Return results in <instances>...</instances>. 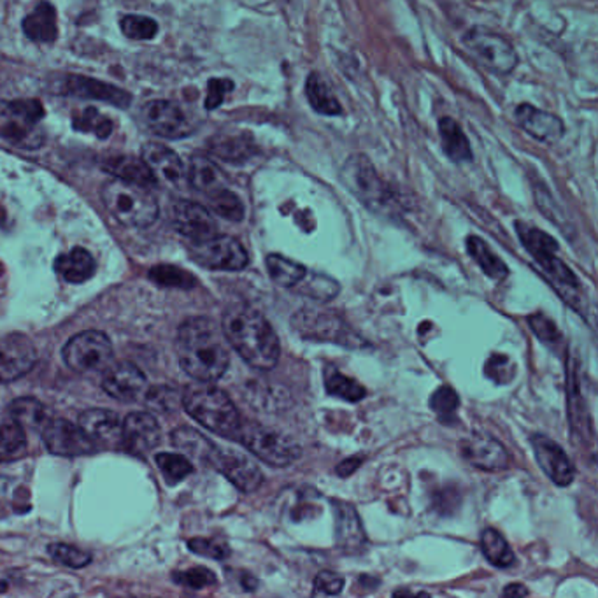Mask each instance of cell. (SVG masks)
<instances>
[{
  "mask_svg": "<svg viewBox=\"0 0 598 598\" xmlns=\"http://www.w3.org/2000/svg\"><path fill=\"white\" fill-rule=\"evenodd\" d=\"M222 332L230 346L253 369L267 373L277 365L281 356L279 339L274 328L256 309L246 304L228 305L222 320Z\"/></svg>",
  "mask_w": 598,
  "mask_h": 598,
  "instance_id": "obj_1",
  "label": "cell"
},
{
  "mask_svg": "<svg viewBox=\"0 0 598 598\" xmlns=\"http://www.w3.org/2000/svg\"><path fill=\"white\" fill-rule=\"evenodd\" d=\"M175 351L183 371L200 383L222 379L230 365L224 332L207 318H190L179 326Z\"/></svg>",
  "mask_w": 598,
  "mask_h": 598,
  "instance_id": "obj_2",
  "label": "cell"
},
{
  "mask_svg": "<svg viewBox=\"0 0 598 598\" xmlns=\"http://www.w3.org/2000/svg\"><path fill=\"white\" fill-rule=\"evenodd\" d=\"M181 404L195 422L226 439L235 437L243 422L230 397L224 390L211 386L209 383L188 386L183 394Z\"/></svg>",
  "mask_w": 598,
  "mask_h": 598,
  "instance_id": "obj_3",
  "label": "cell"
},
{
  "mask_svg": "<svg viewBox=\"0 0 598 598\" xmlns=\"http://www.w3.org/2000/svg\"><path fill=\"white\" fill-rule=\"evenodd\" d=\"M100 195L111 216L130 228H148L158 218V204L145 186L115 177L104 184Z\"/></svg>",
  "mask_w": 598,
  "mask_h": 598,
  "instance_id": "obj_4",
  "label": "cell"
},
{
  "mask_svg": "<svg viewBox=\"0 0 598 598\" xmlns=\"http://www.w3.org/2000/svg\"><path fill=\"white\" fill-rule=\"evenodd\" d=\"M45 107L39 100L0 102V137L22 150H35L43 145L41 122Z\"/></svg>",
  "mask_w": 598,
  "mask_h": 598,
  "instance_id": "obj_5",
  "label": "cell"
},
{
  "mask_svg": "<svg viewBox=\"0 0 598 598\" xmlns=\"http://www.w3.org/2000/svg\"><path fill=\"white\" fill-rule=\"evenodd\" d=\"M234 439L273 467H286L297 462L302 454L299 444L290 435L254 422H241Z\"/></svg>",
  "mask_w": 598,
  "mask_h": 598,
  "instance_id": "obj_6",
  "label": "cell"
},
{
  "mask_svg": "<svg viewBox=\"0 0 598 598\" xmlns=\"http://www.w3.org/2000/svg\"><path fill=\"white\" fill-rule=\"evenodd\" d=\"M294 330L307 341L332 343L343 348H364L367 343L337 313L305 307L294 314Z\"/></svg>",
  "mask_w": 598,
  "mask_h": 598,
  "instance_id": "obj_7",
  "label": "cell"
},
{
  "mask_svg": "<svg viewBox=\"0 0 598 598\" xmlns=\"http://www.w3.org/2000/svg\"><path fill=\"white\" fill-rule=\"evenodd\" d=\"M344 186L375 213H388L395 205V197L386 183L375 173L365 154H353L341 171Z\"/></svg>",
  "mask_w": 598,
  "mask_h": 598,
  "instance_id": "obj_8",
  "label": "cell"
},
{
  "mask_svg": "<svg viewBox=\"0 0 598 598\" xmlns=\"http://www.w3.org/2000/svg\"><path fill=\"white\" fill-rule=\"evenodd\" d=\"M64 362L79 374L105 371L113 364V344L109 337L97 330H88L75 335L62 351Z\"/></svg>",
  "mask_w": 598,
  "mask_h": 598,
  "instance_id": "obj_9",
  "label": "cell"
},
{
  "mask_svg": "<svg viewBox=\"0 0 598 598\" xmlns=\"http://www.w3.org/2000/svg\"><path fill=\"white\" fill-rule=\"evenodd\" d=\"M465 48L493 75H511L518 65V55L511 43L483 26H473L463 35Z\"/></svg>",
  "mask_w": 598,
  "mask_h": 598,
  "instance_id": "obj_10",
  "label": "cell"
},
{
  "mask_svg": "<svg viewBox=\"0 0 598 598\" xmlns=\"http://www.w3.org/2000/svg\"><path fill=\"white\" fill-rule=\"evenodd\" d=\"M190 254L199 265L211 271L234 273L246 269L250 264L248 251L237 239L218 234L205 241L194 243Z\"/></svg>",
  "mask_w": 598,
  "mask_h": 598,
  "instance_id": "obj_11",
  "label": "cell"
},
{
  "mask_svg": "<svg viewBox=\"0 0 598 598\" xmlns=\"http://www.w3.org/2000/svg\"><path fill=\"white\" fill-rule=\"evenodd\" d=\"M207 462L243 493H253L256 492L262 483L265 481L260 467L248 458L246 454L235 451V449L216 448L209 451Z\"/></svg>",
  "mask_w": 598,
  "mask_h": 598,
  "instance_id": "obj_12",
  "label": "cell"
},
{
  "mask_svg": "<svg viewBox=\"0 0 598 598\" xmlns=\"http://www.w3.org/2000/svg\"><path fill=\"white\" fill-rule=\"evenodd\" d=\"M141 120L150 132L164 139H181L194 132L188 115L169 100H151L143 105Z\"/></svg>",
  "mask_w": 598,
  "mask_h": 598,
  "instance_id": "obj_13",
  "label": "cell"
},
{
  "mask_svg": "<svg viewBox=\"0 0 598 598\" xmlns=\"http://www.w3.org/2000/svg\"><path fill=\"white\" fill-rule=\"evenodd\" d=\"M43 430L45 446L58 456H83L99 451V446L83 432L81 426L67 420H48Z\"/></svg>",
  "mask_w": 598,
  "mask_h": 598,
  "instance_id": "obj_14",
  "label": "cell"
},
{
  "mask_svg": "<svg viewBox=\"0 0 598 598\" xmlns=\"http://www.w3.org/2000/svg\"><path fill=\"white\" fill-rule=\"evenodd\" d=\"M37 362V351L22 334L0 337V383H11L28 374Z\"/></svg>",
  "mask_w": 598,
  "mask_h": 598,
  "instance_id": "obj_15",
  "label": "cell"
},
{
  "mask_svg": "<svg viewBox=\"0 0 598 598\" xmlns=\"http://www.w3.org/2000/svg\"><path fill=\"white\" fill-rule=\"evenodd\" d=\"M104 392L120 402H137L148 390L146 375L130 362L111 364L102 377Z\"/></svg>",
  "mask_w": 598,
  "mask_h": 598,
  "instance_id": "obj_16",
  "label": "cell"
},
{
  "mask_svg": "<svg viewBox=\"0 0 598 598\" xmlns=\"http://www.w3.org/2000/svg\"><path fill=\"white\" fill-rule=\"evenodd\" d=\"M460 453L473 467L486 473H499L509 465L507 451L490 434L473 432L460 443Z\"/></svg>",
  "mask_w": 598,
  "mask_h": 598,
  "instance_id": "obj_17",
  "label": "cell"
},
{
  "mask_svg": "<svg viewBox=\"0 0 598 598\" xmlns=\"http://www.w3.org/2000/svg\"><path fill=\"white\" fill-rule=\"evenodd\" d=\"M530 441H532V448L535 453L537 463L541 465V469L544 471L549 479L556 486H562V488L569 486L575 477V471H573V462L569 460L567 453L543 434L532 435Z\"/></svg>",
  "mask_w": 598,
  "mask_h": 598,
  "instance_id": "obj_18",
  "label": "cell"
},
{
  "mask_svg": "<svg viewBox=\"0 0 598 598\" xmlns=\"http://www.w3.org/2000/svg\"><path fill=\"white\" fill-rule=\"evenodd\" d=\"M173 224L174 228L184 237L194 243L205 241L218 234L216 222L211 213L195 202L177 200L173 207Z\"/></svg>",
  "mask_w": 598,
  "mask_h": 598,
  "instance_id": "obj_19",
  "label": "cell"
},
{
  "mask_svg": "<svg viewBox=\"0 0 598 598\" xmlns=\"http://www.w3.org/2000/svg\"><path fill=\"white\" fill-rule=\"evenodd\" d=\"M535 262L539 264L543 274L553 284V288L558 292V295L567 302V305H573L577 313L583 314L581 305L586 299L583 295V286L577 275L573 274V269L565 262H562L556 253L541 256Z\"/></svg>",
  "mask_w": 598,
  "mask_h": 598,
  "instance_id": "obj_20",
  "label": "cell"
},
{
  "mask_svg": "<svg viewBox=\"0 0 598 598\" xmlns=\"http://www.w3.org/2000/svg\"><path fill=\"white\" fill-rule=\"evenodd\" d=\"M160 441V424L148 413H132L122 424V443L132 454L145 456L156 448Z\"/></svg>",
  "mask_w": 598,
  "mask_h": 598,
  "instance_id": "obj_21",
  "label": "cell"
},
{
  "mask_svg": "<svg viewBox=\"0 0 598 598\" xmlns=\"http://www.w3.org/2000/svg\"><path fill=\"white\" fill-rule=\"evenodd\" d=\"M335 514V535L337 544L346 554H358L367 546V535L356 509L341 500L332 502Z\"/></svg>",
  "mask_w": 598,
  "mask_h": 598,
  "instance_id": "obj_22",
  "label": "cell"
},
{
  "mask_svg": "<svg viewBox=\"0 0 598 598\" xmlns=\"http://www.w3.org/2000/svg\"><path fill=\"white\" fill-rule=\"evenodd\" d=\"M62 92L79 99H95L113 104L116 107H128L130 95L125 90L102 83L99 79L85 77V75H69L62 83Z\"/></svg>",
  "mask_w": 598,
  "mask_h": 598,
  "instance_id": "obj_23",
  "label": "cell"
},
{
  "mask_svg": "<svg viewBox=\"0 0 598 598\" xmlns=\"http://www.w3.org/2000/svg\"><path fill=\"white\" fill-rule=\"evenodd\" d=\"M516 122L528 135L548 145L558 143L565 134L563 122L556 115L541 111L530 104L518 105Z\"/></svg>",
  "mask_w": 598,
  "mask_h": 598,
  "instance_id": "obj_24",
  "label": "cell"
},
{
  "mask_svg": "<svg viewBox=\"0 0 598 598\" xmlns=\"http://www.w3.org/2000/svg\"><path fill=\"white\" fill-rule=\"evenodd\" d=\"M143 160L148 164L156 181H164L171 186H179L186 179V171L181 158L177 156V153L164 145L148 143L143 148Z\"/></svg>",
  "mask_w": 598,
  "mask_h": 598,
  "instance_id": "obj_25",
  "label": "cell"
},
{
  "mask_svg": "<svg viewBox=\"0 0 598 598\" xmlns=\"http://www.w3.org/2000/svg\"><path fill=\"white\" fill-rule=\"evenodd\" d=\"M79 426L97 446L122 441V422L109 409H88L81 413Z\"/></svg>",
  "mask_w": 598,
  "mask_h": 598,
  "instance_id": "obj_26",
  "label": "cell"
},
{
  "mask_svg": "<svg viewBox=\"0 0 598 598\" xmlns=\"http://www.w3.org/2000/svg\"><path fill=\"white\" fill-rule=\"evenodd\" d=\"M102 167L109 174L115 175L116 179L126 181V183H134V184H139V186H145V188L156 184L154 175H153L148 164L143 158L116 154V156L105 158L102 162Z\"/></svg>",
  "mask_w": 598,
  "mask_h": 598,
  "instance_id": "obj_27",
  "label": "cell"
},
{
  "mask_svg": "<svg viewBox=\"0 0 598 598\" xmlns=\"http://www.w3.org/2000/svg\"><path fill=\"white\" fill-rule=\"evenodd\" d=\"M209 148L213 154H216L224 162H232V164L246 162L256 153V145H254L251 134H246V132L218 134L214 139H211Z\"/></svg>",
  "mask_w": 598,
  "mask_h": 598,
  "instance_id": "obj_28",
  "label": "cell"
},
{
  "mask_svg": "<svg viewBox=\"0 0 598 598\" xmlns=\"http://www.w3.org/2000/svg\"><path fill=\"white\" fill-rule=\"evenodd\" d=\"M24 32L26 37L39 45H51L58 37L56 11L50 2L43 0L24 20Z\"/></svg>",
  "mask_w": 598,
  "mask_h": 598,
  "instance_id": "obj_29",
  "label": "cell"
},
{
  "mask_svg": "<svg viewBox=\"0 0 598 598\" xmlns=\"http://www.w3.org/2000/svg\"><path fill=\"white\" fill-rule=\"evenodd\" d=\"M55 271L62 275L69 283H85L97 271L95 258L83 248H75V250L60 254L55 260Z\"/></svg>",
  "mask_w": 598,
  "mask_h": 598,
  "instance_id": "obj_30",
  "label": "cell"
},
{
  "mask_svg": "<svg viewBox=\"0 0 598 598\" xmlns=\"http://www.w3.org/2000/svg\"><path fill=\"white\" fill-rule=\"evenodd\" d=\"M439 134H441V141H443V150L451 162H454V164L473 162L471 143L456 120H453L451 116L441 118Z\"/></svg>",
  "mask_w": 598,
  "mask_h": 598,
  "instance_id": "obj_31",
  "label": "cell"
},
{
  "mask_svg": "<svg viewBox=\"0 0 598 598\" xmlns=\"http://www.w3.org/2000/svg\"><path fill=\"white\" fill-rule=\"evenodd\" d=\"M188 183L205 195H211L213 192L224 188V175L220 167L205 158V156H194L190 160V167L186 171Z\"/></svg>",
  "mask_w": 598,
  "mask_h": 598,
  "instance_id": "obj_32",
  "label": "cell"
},
{
  "mask_svg": "<svg viewBox=\"0 0 598 598\" xmlns=\"http://www.w3.org/2000/svg\"><path fill=\"white\" fill-rule=\"evenodd\" d=\"M265 265H267L271 279L277 286L294 290V292H297V288L309 273V269L304 267L302 264H297V262H294L283 254H275V253L267 256Z\"/></svg>",
  "mask_w": 598,
  "mask_h": 598,
  "instance_id": "obj_33",
  "label": "cell"
},
{
  "mask_svg": "<svg viewBox=\"0 0 598 598\" xmlns=\"http://www.w3.org/2000/svg\"><path fill=\"white\" fill-rule=\"evenodd\" d=\"M305 95L309 105L324 116H339L343 115V105L334 97L324 77L318 73H311L305 81Z\"/></svg>",
  "mask_w": 598,
  "mask_h": 598,
  "instance_id": "obj_34",
  "label": "cell"
},
{
  "mask_svg": "<svg viewBox=\"0 0 598 598\" xmlns=\"http://www.w3.org/2000/svg\"><path fill=\"white\" fill-rule=\"evenodd\" d=\"M467 251L475 260V264L481 267V271L492 279H505L509 274L507 265L500 260L499 256L492 251V248L477 235L467 237Z\"/></svg>",
  "mask_w": 598,
  "mask_h": 598,
  "instance_id": "obj_35",
  "label": "cell"
},
{
  "mask_svg": "<svg viewBox=\"0 0 598 598\" xmlns=\"http://www.w3.org/2000/svg\"><path fill=\"white\" fill-rule=\"evenodd\" d=\"M481 549L486 560L497 569H509L514 565L516 556L514 551L507 544V541L500 535L497 530L486 528L481 533Z\"/></svg>",
  "mask_w": 598,
  "mask_h": 598,
  "instance_id": "obj_36",
  "label": "cell"
},
{
  "mask_svg": "<svg viewBox=\"0 0 598 598\" xmlns=\"http://www.w3.org/2000/svg\"><path fill=\"white\" fill-rule=\"evenodd\" d=\"M324 388L328 392V395L332 397H337V399L348 400V402H360V400L365 399L367 392L365 388L356 383L354 379L351 377H346L344 374H341L335 367L328 365L324 369Z\"/></svg>",
  "mask_w": 598,
  "mask_h": 598,
  "instance_id": "obj_37",
  "label": "cell"
},
{
  "mask_svg": "<svg viewBox=\"0 0 598 598\" xmlns=\"http://www.w3.org/2000/svg\"><path fill=\"white\" fill-rule=\"evenodd\" d=\"M339 292H341V286L334 277L313 273V271L307 273L305 279L297 288V294L300 295H305V297L318 300V302H330L339 295Z\"/></svg>",
  "mask_w": 598,
  "mask_h": 598,
  "instance_id": "obj_38",
  "label": "cell"
},
{
  "mask_svg": "<svg viewBox=\"0 0 598 598\" xmlns=\"http://www.w3.org/2000/svg\"><path fill=\"white\" fill-rule=\"evenodd\" d=\"M9 413H11V418L16 420L24 428L28 426V428L41 430L50 420L46 416V407L39 400L30 399V397L15 400L9 405Z\"/></svg>",
  "mask_w": 598,
  "mask_h": 598,
  "instance_id": "obj_39",
  "label": "cell"
},
{
  "mask_svg": "<svg viewBox=\"0 0 598 598\" xmlns=\"http://www.w3.org/2000/svg\"><path fill=\"white\" fill-rule=\"evenodd\" d=\"M25 448V428L13 418L0 420V458H16Z\"/></svg>",
  "mask_w": 598,
  "mask_h": 598,
  "instance_id": "obj_40",
  "label": "cell"
},
{
  "mask_svg": "<svg viewBox=\"0 0 598 598\" xmlns=\"http://www.w3.org/2000/svg\"><path fill=\"white\" fill-rule=\"evenodd\" d=\"M154 463L164 473L167 484L175 486L177 483L184 481L190 473H194L192 462L183 454H171V453H158L154 456Z\"/></svg>",
  "mask_w": 598,
  "mask_h": 598,
  "instance_id": "obj_41",
  "label": "cell"
},
{
  "mask_svg": "<svg viewBox=\"0 0 598 598\" xmlns=\"http://www.w3.org/2000/svg\"><path fill=\"white\" fill-rule=\"evenodd\" d=\"M209 204L213 211L228 222H243L244 220V204L230 192L228 188H220L209 195Z\"/></svg>",
  "mask_w": 598,
  "mask_h": 598,
  "instance_id": "obj_42",
  "label": "cell"
},
{
  "mask_svg": "<svg viewBox=\"0 0 598 598\" xmlns=\"http://www.w3.org/2000/svg\"><path fill=\"white\" fill-rule=\"evenodd\" d=\"M150 279L153 283L165 286V288H181L190 290L197 286V279L190 273L174 267V265H156L150 271Z\"/></svg>",
  "mask_w": 598,
  "mask_h": 598,
  "instance_id": "obj_43",
  "label": "cell"
},
{
  "mask_svg": "<svg viewBox=\"0 0 598 598\" xmlns=\"http://www.w3.org/2000/svg\"><path fill=\"white\" fill-rule=\"evenodd\" d=\"M73 126L77 132L94 134L99 139H107L113 134V122L102 116L95 107H86L81 115L73 120Z\"/></svg>",
  "mask_w": 598,
  "mask_h": 598,
  "instance_id": "obj_44",
  "label": "cell"
},
{
  "mask_svg": "<svg viewBox=\"0 0 598 598\" xmlns=\"http://www.w3.org/2000/svg\"><path fill=\"white\" fill-rule=\"evenodd\" d=\"M120 25L126 37L134 39V41H150L158 32V25L154 20H151L148 16H139V15L124 16Z\"/></svg>",
  "mask_w": 598,
  "mask_h": 598,
  "instance_id": "obj_45",
  "label": "cell"
},
{
  "mask_svg": "<svg viewBox=\"0 0 598 598\" xmlns=\"http://www.w3.org/2000/svg\"><path fill=\"white\" fill-rule=\"evenodd\" d=\"M173 441H174L175 448L197 454L205 460L209 456V451L213 449V444L207 439H204L200 434L194 432L192 428H177L173 435Z\"/></svg>",
  "mask_w": 598,
  "mask_h": 598,
  "instance_id": "obj_46",
  "label": "cell"
},
{
  "mask_svg": "<svg viewBox=\"0 0 598 598\" xmlns=\"http://www.w3.org/2000/svg\"><path fill=\"white\" fill-rule=\"evenodd\" d=\"M458 395L451 386H441L432 397H430V407L437 413L439 420L444 424H451L456 416L458 409Z\"/></svg>",
  "mask_w": 598,
  "mask_h": 598,
  "instance_id": "obj_47",
  "label": "cell"
},
{
  "mask_svg": "<svg viewBox=\"0 0 598 598\" xmlns=\"http://www.w3.org/2000/svg\"><path fill=\"white\" fill-rule=\"evenodd\" d=\"M48 551H50L55 562H58L65 567H71V569H83L92 562L90 553L81 551V549L75 548V546H69V544L56 543V544H51Z\"/></svg>",
  "mask_w": 598,
  "mask_h": 598,
  "instance_id": "obj_48",
  "label": "cell"
},
{
  "mask_svg": "<svg viewBox=\"0 0 598 598\" xmlns=\"http://www.w3.org/2000/svg\"><path fill=\"white\" fill-rule=\"evenodd\" d=\"M145 399H146L148 407H151L153 411L169 413V411H174L177 404L183 399V395L171 386H154L151 390H146Z\"/></svg>",
  "mask_w": 598,
  "mask_h": 598,
  "instance_id": "obj_49",
  "label": "cell"
},
{
  "mask_svg": "<svg viewBox=\"0 0 598 598\" xmlns=\"http://www.w3.org/2000/svg\"><path fill=\"white\" fill-rule=\"evenodd\" d=\"M484 373L493 383L507 384L514 377L516 365L513 364V360L507 354H492L484 365Z\"/></svg>",
  "mask_w": 598,
  "mask_h": 598,
  "instance_id": "obj_50",
  "label": "cell"
},
{
  "mask_svg": "<svg viewBox=\"0 0 598 598\" xmlns=\"http://www.w3.org/2000/svg\"><path fill=\"white\" fill-rule=\"evenodd\" d=\"M173 579L177 584L192 588V590H202V588L216 584V575L205 567H195V569H190L184 573H175Z\"/></svg>",
  "mask_w": 598,
  "mask_h": 598,
  "instance_id": "obj_51",
  "label": "cell"
},
{
  "mask_svg": "<svg viewBox=\"0 0 598 598\" xmlns=\"http://www.w3.org/2000/svg\"><path fill=\"white\" fill-rule=\"evenodd\" d=\"M188 548L200 556H207L213 560H224L230 554V546L222 539L197 537V539L188 541Z\"/></svg>",
  "mask_w": 598,
  "mask_h": 598,
  "instance_id": "obj_52",
  "label": "cell"
},
{
  "mask_svg": "<svg viewBox=\"0 0 598 598\" xmlns=\"http://www.w3.org/2000/svg\"><path fill=\"white\" fill-rule=\"evenodd\" d=\"M528 324L532 326V330L535 332V335L546 343L548 346H558L560 344V332L556 328L554 322H551L548 316L544 314H533L528 318Z\"/></svg>",
  "mask_w": 598,
  "mask_h": 598,
  "instance_id": "obj_53",
  "label": "cell"
},
{
  "mask_svg": "<svg viewBox=\"0 0 598 598\" xmlns=\"http://www.w3.org/2000/svg\"><path fill=\"white\" fill-rule=\"evenodd\" d=\"M344 588V579L339 573H330V571H324L314 577V588H313V595L316 597H332V595H339Z\"/></svg>",
  "mask_w": 598,
  "mask_h": 598,
  "instance_id": "obj_54",
  "label": "cell"
},
{
  "mask_svg": "<svg viewBox=\"0 0 598 598\" xmlns=\"http://www.w3.org/2000/svg\"><path fill=\"white\" fill-rule=\"evenodd\" d=\"M234 90V83L230 79L214 77L207 83V97H205V109L213 111L224 104L226 95Z\"/></svg>",
  "mask_w": 598,
  "mask_h": 598,
  "instance_id": "obj_55",
  "label": "cell"
},
{
  "mask_svg": "<svg viewBox=\"0 0 598 598\" xmlns=\"http://www.w3.org/2000/svg\"><path fill=\"white\" fill-rule=\"evenodd\" d=\"M364 463V456H351V458H346L344 462H341L339 465H337V473L341 475V477H348V475H351V473H356V469L360 467Z\"/></svg>",
  "mask_w": 598,
  "mask_h": 598,
  "instance_id": "obj_56",
  "label": "cell"
},
{
  "mask_svg": "<svg viewBox=\"0 0 598 598\" xmlns=\"http://www.w3.org/2000/svg\"><path fill=\"white\" fill-rule=\"evenodd\" d=\"M503 595L505 597H526L528 595V590L524 588L523 584H509L503 590Z\"/></svg>",
  "mask_w": 598,
  "mask_h": 598,
  "instance_id": "obj_57",
  "label": "cell"
}]
</instances>
